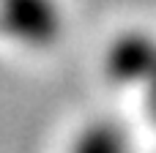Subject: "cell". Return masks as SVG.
I'll list each match as a JSON object with an SVG mask.
<instances>
[{"instance_id":"cell-2","label":"cell","mask_w":156,"mask_h":153,"mask_svg":"<svg viewBox=\"0 0 156 153\" xmlns=\"http://www.w3.org/2000/svg\"><path fill=\"white\" fill-rule=\"evenodd\" d=\"M0 27L30 47H47L60 36L63 14L58 0H0Z\"/></svg>"},{"instance_id":"cell-1","label":"cell","mask_w":156,"mask_h":153,"mask_svg":"<svg viewBox=\"0 0 156 153\" xmlns=\"http://www.w3.org/2000/svg\"><path fill=\"white\" fill-rule=\"evenodd\" d=\"M107 71L118 82L145 85V104L156 120V38L148 33H123L107 52Z\"/></svg>"},{"instance_id":"cell-3","label":"cell","mask_w":156,"mask_h":153,"mask_svg":"<svg viewBox=\"0 0 156 153\" xmlns=\"http://www.w3.org/2000/svg\"><path fill=\"white\" fill-rule=\"evenodd\" d=\"M71 153H129V142L121 126L96 123L88 131H82Z\"/></svg>"}]
</instances>
